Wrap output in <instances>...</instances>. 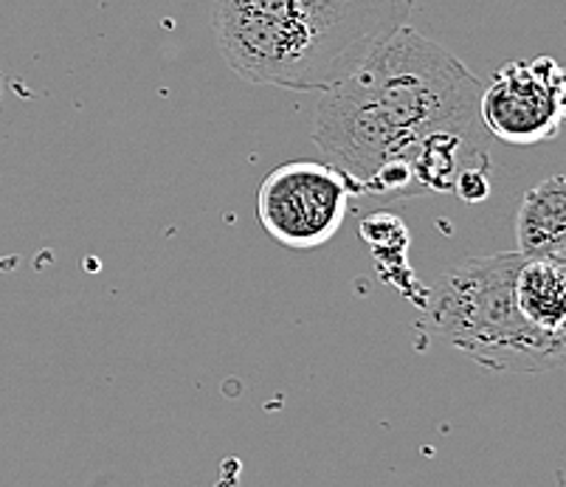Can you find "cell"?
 I'll use <instances>...</instances> for the list:
<instances>
[{
    "label": "cell",
    "instance_id": "obj_4",
    "mask_svg": "<svg viewBox=\"0 0 566 487\" xmlns=\"http://www.w3.org/2000/svg\"><path fill=\"white\" fill-rule=\"evenodd\" d=\"M361 187L327 161H291L271 169L256 192L260 225L280 245L316 251L344 225Z\"/></svg>",
    "mask_w": 566,
    "mask_h": 487
},
{
    "label": "cell",
    "instance_id": "obj_5",
    "mask_svg": "<svg viewBox=\"0 0 566 487\" xmlns=\"http://www.w3.org/2000/svg\"><path fill=\"white\" fill-rule=\"evenodd\" d=\"M482 125L504 145H542L566 125V68L553 56L513 60L482 88Z\"/></svg>",
    "mask_w": 566,
    "mask_h": 487
},
{
    "label": "cell",
    "instance_id": "obj_10",
    "mask_svg": "<svg viewBox=\"0 0 566 487\" xmlns=\"http://www.w3.org/2000/svg\"><path fill=\"white\" fill-rule=\"evenodd\" d=\"M0 88H3V82H0Z\"/></svg>",
    "mask_w": 566,
    "mask_h": 487
},
{
    "label": "cell",
    "instance_id": "obj_1",
    "mask_svg": "<svg viewBox=\"0 0 566 487\" xmlns=\"http://www.w3.org/2000/svg\"><path fill=\"white\" fill-rule=\"evenodd\" d=\"M482 80L411 25L400 29L361 68L324 91L313 145L361 192L420 194L411 158L426 138L451 127H482Z\"/></svg>",
    "mask_w": 566,
    "mask_h": 487
},
{
    "label": "cell",
    "instance_id": "obj_9",
    "mask_svg": "<svg viewBox=\"0 0 566 487\" xmlns=\"http://www.w3.org/2000/svg\"><path fill=\"white\" fill-rule=\"evenodd\" d=\"M555 260H558V263L564 265V268H566V245H564V248L558 251V254H555Z\"/></svg>",
    "mask_w": 566,
    "mask_h": 487
},
{
    "label": "cell",
    "instance_id": "obj_8",
    "mask_svg": "<svg viewBox=\"0 0 566 487\" xmlns=\"http://www.w3.org/2000/svg\"><path fill=\"white\" fill-rule=\"evenodd\" d=\"M454 194L465 203H482L491 194V167L465 169L454 183Z\"/></svg>",
    "mask_w": 566,
    "mask_h": 487
},
{
    "label": "cell",
    "instance_id": "obj_2",
    "mask_svg": "<svg viewBox=\"0 0 566 487\" xmlns=\"http://www.w3.org/2000/svg\"><path fill=\"white\" fill-rule=\"evenodd\" d=\"M417 0H214L226 65L265 88L331 91L400 29Z\"/></svg>",
    "mask_w": 566,
    "mask_h": 487
},
{
    "label": "cell",
    "instance_id": "obj_7",
    "mask_svg": "<svg viewBox=\"0 0 566 487\" xmlns=\"http://www.w3.org/2000/svg\"><path fill=\"white\" fill-rule=\"evenodd\" d=\"M361 237L364 243L373 248L375 263H378L380 276L389 285L409 296L415 305H423L429 299V290L417 285L415 274L409 268V229L403 220L392 212H375L364 218L361 223Z\"/></svg>",
    "mask_w": 566,
    "mask_h": 487
},
{
    "label": "cell",
    "instance_id": "obj_3",
    "mask_svg": "<svg viewBox=\"0 0 566 487\" xmlns=\"http://www.w3.org/2000/svg\"><path fill=\"white\" fill-rule=\"evenodd\" d=\"M518 251L457 265L429 290L426 321L446 343L499 372H549L566 363V341L527 325L516 305Z\"/></svg>",
    "mask_w": 566,
    "mask_h": 487
},
{
    "label": "cell",
    "instance_id": "obj_6",
    "mask_svg": "<svg viewBox=\"0 0 566 487\" xmlns=\"http://www.w3.org/2000/svg\"><path fill=\"white\" fill-rule=\"evenodd\" d=\"M518 254L527 260L555 256L566 245V176L527 189L516 212Z\"/></svg>",
    "mask_w": 566,
    "mask_h": 487
}]
</instances>
